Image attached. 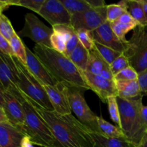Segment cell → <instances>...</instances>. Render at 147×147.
Segmentation results:
<instances>
[{"mask_svg":"<svg viewBox=\"0 0 147 147\" xmlns=\"http://www.w3.org/2000/svg\"><path fill=\"white\" fill-rule=\"evenodd\" d=\"M33 105L62 147H95L92 132L72 113L63 115Z\"/></svg>","mask_w":147,"mask_h":147,"instance_id":"6da1fadb","label":"cell"},{"mask_svg":"<svg viewBox=\"0 0 147 147\" xmlns=\"http://www.w3.org/2000/svg\"><path fill=\"white\" fill-rule=\"evenodd\" d=\"M34 54L58 83L90 90L83 73L64 54L51 47L35 45Z\"/></svg>","mask_w":147,"mask_h":147,"instance_id":"7a4b0ae2","label":"cell"},{"mask_svg":"<svg viewBox=\"0 0 147 147\" xmlns=\"http://www.w3.org/2000/svg\"><path fill=\"white\" fill-rule=\"evenodd\" d=\"M20 99L24 111V123L20 130L30 138L34 145L62 147L53 136L48 125L37 113L30 99L22 93Z\"/></svg>","mask_w":147,"mask_h":147,"instance_id":"3957f363","label":"cell"},{"mask_svg":"<svg viewBox=\"0 0 147 147\" xmlns=\"http://www.w3.org/2000/svg\"><path fill=\"white\" fill-rule=\"evenodd\" d=\"M11 57L20 91L27 96L35 106L45 111H54L42 85L16 56Z\"/></svg>","mask_w":147,"mask_h":147,"instance_id":"277c9868","label":"cell"},{"mask_svg":"<svg viewBox=\"0 0 147 147\" xmlns=\"http://www.w3.org/2000/svg\"><path fill=\"white\" fill-rule=\"evenodd\" d=\"M141 96L136 98L126 100L116 97L121 119V129L129 141L137 146L141 142L140 113L143 103Z\"/></svg>","mask_w":147,"mask_h":147,"instance_id":"5b68a950","label":"cell"},{"mask_svg":"<svg viewBox=\"0 0 147 147\" xmlns=\"http://www.w3.org/2000/svg\"><path fill=\"white\" fill-rule=\"evenodd\" d=\"M85 90L86 89L82 88L67 86V97L70 109L78 121L92 133L101 134L98 123V116L92 111L85 99Z\"/></svg>","mask_w":147,"mask_h":147,"instance_id":"8992f818","label":"cell"},{"mask_svg":"<svg viewBox=\"0 0 147 147\" xmlns=\"http://www.w3.org/2000/svg\"><path fill=\"white\" fill-rule=\"evenodd\" d=\"M128 42V47L123 54L127 57L130 66L140 74L147 70V26L138 25Z\"/></svg>","mask_w":147,"mask_h":147,"instance_id":"52a82bcc","label":"cell"},{"mask_svg":"<svg viewBox=\"0 0 147 147\" xmlns=\"http://www.w3.org/2000/svg\"><path fill=\"white\" fill-rule=\"evenodd\" d=\"M53 33V28L46 26L34 14L27 13L24 17V27L17 34L20 37H29L36 45L51 47L50 37Z\"/></svg>","mask_w":147,"mask_h":147,"instance_id":"ba28073f","label":"cell"},{"mask_svg":"<svg viewBox=\"0 0 147 147\" xmlns=\"http://www.w3.org/2000/svg\"><path fill=\"white\" fill-rule=\"evenodd\" d=\"M106 7L90 8L82 13L71 16L70 24L76 31L86 30L92 32L100 27L106 20Z\"/></svg>","mask_w":147,"mask_h":147,"instance_id":"9c48e42d","label":"cell"},{"mask_svg":"<svg viewBox=\"0 0 147 147\" xmlns=\"http://www.w3.org/2000/svg\"><path fill=\"white\" fill-rule=\"evenodd\" d=\"M0 88L20 98L21 91L17 85V76L11 56L0 53Z\"/></svg>","mask_w":147,"mask_h":147,"instance_id":"30bf717a","label":"cell"},{"mask_svg":"<svg viewBox=\"0 0 147 147\" xmlns=\"http://www.w3.org/2000/svg\"><path fill=\"white\" fill-rule=\"evenodd\" d=\"M38 14L48 22L52 27L70 24L71 15L60 0H45Z\"/></svg>","mask_w":147,"mask_h":147,"instance_id":"8fae6325","label":"cell"},{"mask_svg":"<svg viewBox=\"0 0 147 147\" xmlns=\"http://www.w3.org/2000/svg\"><path fill=\"white\" fill-rule=\"evenodd\" d=\"M93 41L111 48L121 53H123L128 47L129 42H123L116 35L109 22L106 21L100 27L90 32Z\"/></svg>","mask_w":147,"mask_h":147,"instance_id":"7c38bea8","label":"cell"},{"mask_svg":"<svg viewBox=\"0 0 147 147\" xmlns=\"http://www.w3.org/2000/svg\"><path fill=\"white\" fill-rule=\"evenodd\" d=\"M83 76L90 90H93L102 102L107 103V99L110 96L117 97L114 80H107L100 76H96L87 72H84Z\"/></svg>","mask_w":147,"mask_h":147,"instance_id":"4fadbf2b","label":"cell"},{"mask_svg":"<svg viewBox=\"0 0 147 147\" xmlns=\"http://www.w3.org/2000/svg\"><path fill=\"white\" fill-rule=\"evenodd\" d=\"M53 110L60 114L72 113L67 97V85L58 83L55 86H43Z\"/></svg>","mask_w":147,"mask_h":147,"instance_id":"5bb4252c","label":"cell"},{"mask_svg":"<svg viewBox=\"0 0 147 147\" xmlns=\"http://www.w3.org/2000/svg\"><path fill=\"white\" fill-rule=\"evenodd\" d=\"M4 100L3 109L9 122L20 129L24 123V111L21 99L17 98L9 92L4 91Z\"/></svg>","mask_w":147,"mask_h":147,"instance_id":"9a60e30c","label":"cell"},{"mask_svg":"<svg viewBox=\"0 0 147 147\" xmlns=\"http://www.w3.org/2000/svg\"><path fill=\"white\" fill-rule=\"evenodd\" d=\"M27 51V62L26 67L29 71L35 77V78L42 86H55L58 82L49 73L44 65L38 59V57L32 52L28 47H26Z\"/></svg>","mask_w":147,"mask_h":147,"instance_id":"2e32d148","label":"cell"},{"mask_svg":"<svg viewBox=\"0 0 147 147\" xmlns=\"http://www.w3.org/2000/svg\"><path fill=\"white\" fill-rule=\"evenodd\" d=\"M26 135L9 122L0 123V147H21Z\"/></svg>","mask_w":147,"mask_h":147,"instance_id":"e0dca14e","label":"cell"},{"mask_svg":"<svg viewBox=\"0 0 147 147\" xmlns=\"http://www.w3.org/2000/svg\"><path fill=\"white\" fill-rule=\"evenodd\" d=\"M117 97L126 100L136 98L142 96L138 80L133 81L115 82Z\"/></svg>","mask_w":147,"mask_h":147,"instance_id":"ac0fdd59","label":"cell"},{"mask_svg":"<svg viewBox=\"0 0 147 147\" xmlns=\"http://www.w3.org/2000/svg\"><path fill=\"white\" fill-rule=\"evenodd\" d=\"M118 4L123 7L126 12L129 13L139 25L146 27V20L142 0H124Z\"/></svg>","mask_w":147,"mask_h":147,"instance_id":"d6986e66","label":"cell"},{"mask_svg":"<svg viewBox=\"0 0 147 147\" xmlns=\"http://www.w3.org/2000/svg\"><path fill=\"white\" fill-rule=\"evenodd\" d=\"M108 67H109V65L99 54L94 45V47L89 51V59L86 72L100 76L102 72Z\"/></svg>","mask_w":147,"mask_h":147,"instance_id":"ffe728a7","label":"cell"},{"mask_svg":"<svg viewBox=\"0 0 147 147\" xmlns=\"http://www.w3.org/2000/svg\"><path fill=\"white\" fill-rule=\"evenodd\" d=\"M95 142V147H136L129 139L109 138L100 134L91 133Z\"/></svg>","mask_w":147,"mask_h":147,"instance_id":"44dd1931","label":"cell"},{"mask_svg":"<svg viewBox=\"0 0 147 147\" xmlns=\"http://www.w3.org/2000/svg\"><path fill=\"white\" fill-rule=\"evenodd\" d=\"M69 59L82 72H86L89 59V51L79 42L77 47L69 56Z\"/></svg>","mask_w":147,"mask_h":147,"instance_id":"7402d4cb","label":"cell"},{"mask_svg":"<svg viewBox=\"0 0 147 147\" xmlns=\"http://www.w3.org/2000/svg\"><path fill=\"white\" fill-rule=\"evenodd\" d=\"M97 120L101 134L104 135L105 136H107V137L113 138V139H128L122 129L119 126H116L109 123L107 121H106L100 116H98Z\"/></svg>","mask_w":147,"mask_h":147,"instance_id":"603a6c76","label":"cell"},{"mask_svg":"<svg viewBox=\"0 0 147 147\" xmlns=\"http://www.w3.org/2000/svg\"><path fill=\"white\" fill-rule=\"evenodd\" d=\"M71 16L90 9L91 7L87 0H60Z\"/></svg>","mask_w":147,"mask_h":147,"instance_id":"cb8c5ba5","label":"cell"},{"mask_svg":"<svg viewBox=\"0 0 147 147\" xmlns=\"http://www.w3.org/2000/svg\"><path fill=\"white\" fill-rule=\"evenodd\" d=\"M10 45L13 50L14 56L17 57L23 64L26 65L27 62V51H26V46L23 43L22 40L20 36L16 33L11 40H9Z\"/></svg>","mask_w":147,"mask_h":147,"instance_id":"d4e9b609","label":"cell"},{"mask_svg":"<svg viewBox=\"0 0 147 147\" xmlns=\"http://www.w3.org/2000/svg\"><path fill=\"white\" fill-rule=\"evenodd\" d=\"M94 45L99 54L101 55V57L104 59L105 61L109 65L111 64L116 58H118L122 54V53L116 51L113 49L103 45L100 44L97 42L94 41Z\"/></svg>","mask_w":147,"mask_h":147,"instance_id":"484cf974","label":"cell"},{"mask_svg":"<svg viewBox=\"0 0 147 147\" xmlns=\"http://www.w3.org/2000/svg\"><path fill=\"white\" fill-rule=\"evenodd\" d=\"M111 28L116 35L123 42H127L126 39V34L131 30H134L136 27L137 24H124V23L119 22L116 21L113 22H110Z\"/></svg>","mask_w":147,"mask_h":147,"instance_id":"4316f807","label":"cell"},{"mask_svg":"<svg viewBox=\"0 0 147 147\" xmlns=\"http://www.w3.org/2000/svg\"><path fill=\"white\" fill-rule=\"evenodd\" d=\"M45 0H8L10 6L25 7L38 14Z\"/></svg>","mask_w":147,"mask_h":147,"instance_id":"83f0119b","label":"cell"},{"mask_svg":"<svg viewBox=\"0 0 147 147\" xmlns=\"http://www.w3.org/2000/svg\"><path fill=\"white\" fill-rule=\"evenodd\" d=\"M107 104L111 119L116 124H117V126L121 128L120 113H119V105H118L116 96H110L108 98Z\"/></svg>","mask_w":147,"mask_h":147,"instance_id":"f1b7e54d","label":"cell"},{"mask_svg":"<svg viewBox=\"0 0 147 147\" xmlns=\"http://www.w3.org/2000/svg\"><path fill=\"white\" fill-rule=\"evenodd\" d=\"M16 33L9 20L4 14H1L0 15V34L9 41Z\"/></svg>","mask_w":147,"mask_h":147,"instance_id":"f546056e","label":"cell"},{"mask_svg":"<svg viewBox=\"0 0 147 147\" xmlns=\"http://www.w3.org/2000/svg\"><path fill=\"white\" fill-rule=\"evenodd\" d=\"M126 12L125 9L119 4H109L106 7V20L109 22H116Z\"/></svg>","mask_w":147,"mask_h":147,"instance_id":"4dcf8cb0","label":"cell"},{"mask_svg":"<svg viewBox=\"0 0 147 147\" xmlns=\"http://www.w3.org/2000/svg\"><path fill=\"white\" fill-rule=\"evenodd\" d=\"M138 77H139V74L131 66H129L124 70L119 72L116 76H114L113 80L114 82L133 81V80H138Z\"/></svg>","mask_w":147,"mask_h":147,"instance_id":"1f68e13d","label":"cell"},{"mask_svg":"<svg viewBox=\"0 0 147 147\" xmlns=\"http://www.w3.org/2000/svg\"><path fill=\"white\" fill-rule=\"evenodd\" d=\"M66 42H67V40L65 37L60 33L53 32L50 37V44H51L52 48L63 54L65 50Z\"/></svg>","mask_w":147,"mask_h":147,"instance_id":"d6a6232c","label":"cell"},{"mask_svg":"<svg viewBox=\"0 0 147 147\" xmlns=\"http://www.w3.org/2000/svg\"><path fill=\"white\" fill-rule=\"evenodd\" d=\"M130 66L129 61L127 57L123 53H122L118 58H116L111 64L109 65L111 71L113 73V76L121 72V70H124L125 68Z\"/></svg>","mask_w":147,"mask_h":147,"instance_id":"836d02e7","label":"cell"},{"mask_svg":"<svg viewBox=\"0 0 147 147\" xmlns=\"http://www.w3.org/2000/svg\"><path fill=\"white\" fill-rule=\"evenodd\" d=\"M79 42L88 51L94 47V41L90 35V32L86 30H78L76 31Z\"/></svg>","mask_w":147,"mask_h":147,"instance_id":"e575fe53","label":"cell"},{"mask_svg":"<svg viewBox=\"0 0 147 147\" xmlns=\"http://www.w3.org/2000/svg\"><path fill=\"white\" fill-rule=\"evenodd\" d=\"M147 133V105H143L140 113V131L139 138L140 140L143 139Z\"/></svg>","mask_w":147,"mask_h":147,"instance_id":"d590c367","label":"cell"},{"mask_svg":"<svg viewBox=\"0 0 147 147\" xmlns=\"http://www.w3.org/2000/svg\"><path fill=\"white\" fill-rule=\"evenodd\" d=\"M79 43V40L78 38L77 34H74L66 42V47L65 50L63 54L66 56V57H69L70 55L71 54L72 52L74 50V49L77 47L78 44Z\"/></svg>","mask_w":147,"mask_h":147,"instance_id":"8d00e7d4","label":"cell"},{"mask_svg":"<svg viewBox=\"0 0 147 147\" xmlns=\"http://www.w3.org/2000/svg\"><path fill=\"white\" fill-rule=\"evenodd\" d=\"M0 51L2 54L8 56H14L13 50L10 45L9 41L0 34Z\"/></svg>","mask_w":147,"mask_h":147,"instance_id":"74e56055","label":"cell"},{"mask_svg":"<svg viewBox=\"0 0 147 147\" xmlns=\"http://www.w3.org/2000/svg\"><path fill=\"white\" fill-rule=\"evenodd\" d=\"M142 96H147V70L139 74L138 77Z\"/></svg>","mask_w":147,"mask_h":147,"instance_id":"f35d334b","label":"cell"},{"mask_svg":"<svg viewBox=\"0 0 147 147\" xmlns=\"http://www.w3.org/2000/svg\"><path fill=\"white\" fill-rule=\"evenodd\" d=\"M118 22L121 23H124V24H134L139 25V23L129 14V13L126 12L120 17V18L117 20Z\"/></svg>","mask_w":147,"mask_h":147,"instance_id":"ab89813d","label":"cell"},{"mask_svg":"<svg viewBox=\"0 0 147 147\" xmlns=\"http://www.w3.org/2000/svg\"><path fill=\"white\" fill-rule=\"evenodd\" d=\"M88 3L90 4L91 8H99L106 7V4L103 0H87Z\"/></svg>","mask_w":147,"mask_h":147,"instance_id":"60d3db41","label":"cell"},{"mask_svg":"<svg viewBox=\"0 0 147 147\" xmlns=\"http://www.w3.org/2000/svg\"><path fill=\"white\" fill-rule=\"evenodd\" d=\"M21 147H34V145L32 142L29 136H25L22 140Z\"/></svg>","mask_w":147,"mask_h":147,"instance_id":"b9f144b4","label":"cell"},{"mask_svg":"<svg viewBox=\"0 0 147 147\" xmlns=\"http://www.w3.org/2000/svg\"><path fill=\"white\" fill-rule=\"evenodd\" d=\"M7 122H9L8 118H7V115H6L4 109L0 106V123H7Z\"/></svg>","mask_w":147,"mask_h":147,"instance_id":"7bdbcfd3","label":"cell"},{"mask_svg":"<svg viewBox=\"0 0 147 147\" xmlns=\"http://www.w3.org/2000/svg\"><path fill=\"white\" fill-rule=\"evenodd\" d=\"M9 7H10V4L8 0H0V15L2 14L4 10L8 8Z\"/></svg>","mask_w":147,"mask_h":147,"instance_id":"ee69618b","label":"cell"},{"mask_svg":"<svg viewBox=\"0 0 147 147\" xmlns=\"http://www.w3.org/2000/svg\"><path fill=\"white\" fill-rule=\"evenodd\" d=\"M136 147H147V138L146 136H144L142 139V141L139 142V144L136 146Z\"/></svg>","mask_w":147,"mask_h":147,"instance_id":"f6af8a7d","label":"cell"},{"mask_svg":"<svg viewBox=\"0 0 147 147\" xmlns=\"http://www.w3.org/2000/svg\"><path fill=\"white\" fill-rule=\"evenodd\" d=\"M142 4H143L144 11L145 17H146V24H147V0H142Z\"/></svg>","mask_w":147,"mask_h":147,"instance_id":"bcb514c9","label":"cell"},{"mask_svg":"<svg viewBox=\"0 0 147 147\" xmlns=\"http://www.w3.org/2000/svg\"><path fill=\"white\" fill-rule=\"evenodd\" d=\"M4 90L0 89V106L1 107H4Z\"/></svg>","mask_w":147,"mask_h":147,"instance_id":"7dc6e473","label":"cell"},{"mask_svg":"<svg viewBox=\"0 0 147 147\" xmlns=\"http://www.w3.org/2000/svg\"><path fill=\"white\" fill-rule=\"evenodd\" d=\"M145 136H146V137L147 138V133H146V135H145Z\"/></svg>","mask_w":147,"mask_h":147,"instance_id":"c3c4849f","label":"cell"},{"mask_svg":"<svg viewBox=\"0 0 147 147\" xmlns=\"http://www.w3.org/2000/svg\"><path fill=\"white\" fill-rule=\"evenodd\" d=\"M0 53H1V54H2V53H1V51H0Z\"/></svg>","mask_w":147,"mask_h":147,"instance_id":"681fc988","label":"cell"},{"mask_svg":"<svg viewBox=\"0 0 147 147\" xmlns=\"http://www.w3.org/2000/svg\"><path fill=\"white\" fill-rule=\"evenodd\" d=\"M0 89H1V88H0Z\"/></svg>","mask_w":147,"mask_h":147,"instance_id":"f907efd6","label":"cell"}]
</instances>
